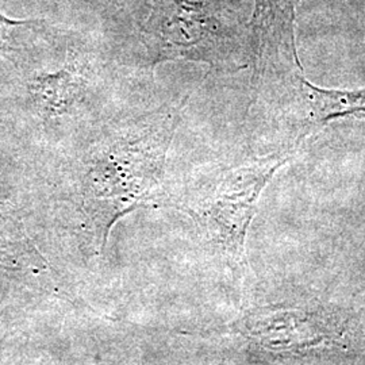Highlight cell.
Wrapping results in <instances>:
<instances>
[{"label":"cell","mask_w":365,"mask_h":365,"mask_svg":"<svg viewBox=\"0 0 365 365\" xmlns=\"http://www.w3.org/2000/svg\"><path fill=\"white\" fill-rule=\"evenodd\" d=\"M184 102L126 123L107 135L90 157L83 196L103 244L113 225L144 205L161 182Z\"/></svg>","instance_id":"1"},{"label":"cell","mask_w":365,"mask_h":365,"mask_svg":"<svg viewBox=\"0 0 365 365\" xmlns=\"http://www.w3.org/2000/svg\"><path fill=\"white\" fill-rule=\"evenodd\" d=\"M249 19L244 0H156L143 34L153 66L185 58L233 72L252 63Z\"/></svg>","instance_id":"2"},{"label":"cell","mask_w":365,"mask_h":365,"mask_svg":"<svg viewBox=\"0 0 365 365\" xmlns=\"http://www.w3.org/2000/svg\"><path fill=\"white\" fill-rule=\"evenodd\" d=\"M294 153L276 152L226 170L199 202L196 218L233 260L245 259L249 225L256 214L261 192Z\"/></svg>","instance_id":"3"},{"label":"cell","mask_w":365,"mask_h":365,"mask_svg":"<svg viewBox=\"0 0 365 365\" xmlns=\"http://www.w3.org/2000/svg\"><path fill=\"white\" fill-rule=\"evenodd\" d=\"M349 327V315L324 304H272L252 309L235 330L265 351L304 354L339 345Z\"/></svg>","instance_id":"4"},{"label":"cell","mask_w":365,"mask_h":365,"mask_svg":"<svg viewBox=\"0 0 365 365\" xmlns=\"http://www.w3.org/2000/svg\"><path fill=\"white\" fill-rule=\"evenodd\" d=\"M297 1L253 0L249 29L256 73L268 66L302 71L295 39Z\"/></svg>","instance_id":"5"},{"label":"cell","mask_w":365,"mask_h":365,"mask_svg":"<svg viewBox=\"0 0 365 365\" xmlns=\"http://www.w3.org/2000/svg\"><path fill=\"white\" fill-rule=\"evenodd\" d=\"M309 119L313 125H325L341 118H365V88L329 90L309 81L303 71L295 73Z\"/></svg>","instance_id":"6"},{"label":"cell","mask_w":365,"mask_h":365,"mask_svg":"<svg viewBox=\"0 0 365 365\" xmlns=\"http://www.w3.org/2000/svg\"><path fill=\"white\" fill-rule=\"evenodd\" d=\"M30 88L41 114L58 117L69 111L81 96V78L69 71H61L36 78Z\"/></svg>","instance_id":"7"},{"label":"cell","mask_w":365,"mask_h":365,"mask_svg":"<svg viewBox=\"0 0 365 365\" xmlns=\"http://www.w3.org/2000/svg\"><path fill=\"white\" fill-rule=\"evenodd\" d=\"M27 25L30 24H27L25 21H11L0 15V49H9L14 30H16L18 27L27 26Z\"/></svg>","instance_id":"8"}]
</instances>
